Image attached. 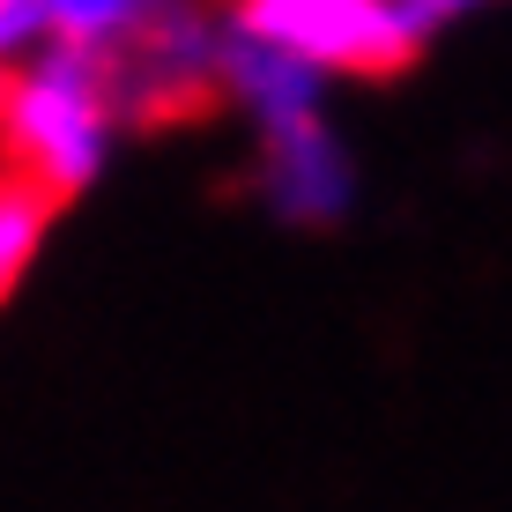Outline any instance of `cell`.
<instances>
[{
  "instance_id": "6da1fadb",
  "label": "cell",
  "mask_w": 512,
  "mask_h": 512,
  "mask_svg": "<svg viewBox=\"0 0 512 512\" xmlns=\"http://www.w3.org/2000/svg\"><path fill=\"white\" fill-rule=\"evenodd\" d=\"M112 141V104L82 45L45 38L0 52V282L8 290H23L38 245L90 193Z\"/></svg>"
},
{
  "instance_id": "7a4b0ae2",
  "label": "cell",
  "mask_w": 512,
  "mask_h": 512,
  "mask_svg": "<svg viewBox=\"0 0 512 512\" xmlns=\"http://www.w3.org/2000/svg\"><path fill=\"white\" fill-rule=\"evenodd\" d=\"M245 179H253L260 208L290 231H327L349 216V156L327 134L320 112L297 119H268L253 127V156H245Z\"/></svg>"
},
{
  "instance_id": "3957f363",
  "label": "cell",
  "mask_w": 512,
  "mask_h": 512,
  "mask_svg": "<svg viewBox=\"0 0 512 512\" xmlns=\"http://www.w3.org/2000/svg\"><path fill=\"white\" fill-rule=\"evenodd\" d=\"M149 0H45V23L52 38H104V30H119L127 15H141Z\"/></svg>"
}]
</instances>
